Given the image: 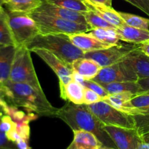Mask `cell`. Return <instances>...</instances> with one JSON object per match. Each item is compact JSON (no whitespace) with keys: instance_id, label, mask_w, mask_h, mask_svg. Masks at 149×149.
<instances>
[{"instance_id":"obj_1","label":"cell","mask_w":149,"mask_h":149,"mask_svg":"<svg viewBox=\"0 0 149 149\" xmlns=\"http://www.w3.org/2000/svg\"><path fill=\"white\" fill-rule=\"evenodd\" d=\"M1 93L9 105L21 107L28 113H34L40 116L55 117L58 109L50 103L43 90H39L25 83L8 80L0 84Z\"/></svg>"},{"instance_id":"obj_2","label":"cell","mask_w":149,"mask_h":149,"mask_svg":"<svg viewBox=\"0 0 149 149\" xmlns=\"http://www.w3.org/2000/svg\"><path fill=\"white\" fill-rule=\"evenodd\" d=\"M55 117L63 121L73 131L84 130L94 134L103 146L116 148V145L105 130V125L87 108L85 104L68 102L58 109Z\"/></svg>"},{"instance_id":"obj_3","label":"cell","mask_w":149,"mask_h":149,"mask_svg":"<svg viewBox=\"0 0 149 149\" xmlns=\"http://www.w3.org/2000/svg\"><path fill=\"white\" fill-rule=\"evenodd\" d=\"M26 46L30 51L36 48L49 51L70 65L75 60L84 56V52L72 43L68 34L39 33Z\"/></svg>"},{"instance_id":"obj_4","label":"cell","mask_w":149,"mask_h":149,"mask_svg":"<svg viewBox=\"0 0 149 149\" xmlns=\"http://www.w3.org/2000/svg\"><path fill=\"white\" fill-rule=\"evenodd\" d=\"M29 15L36 22L42 34H70L92 30L88 24H81L36 11Z\"/></svg>"},{"instance_id":"obj_5","label":"cell","mask_w":149,"mask_h":149,"mask_svg":"<svg viewBox=\"0 0 149 149\" xmlns=\"http://www.w3.org/2000/svg\"><path fill=\"white\" fill-rule=\"evenodd\" d=\"M9 80L13 82L30 84L38 90H42L32 62L31 51L25 45L16 48Z\"/></svg>"},{"instance_id":"obj_6","label":"cell","mask_w":149,"mask_h":149,"mask_svg":"<svg viewBox=\"0 0 149 149\" xmlns=\"http://www.w3.org/2000/svg\"><path fill=\"white\" fill-rule=\"evenodd\" d=\"M9 26L16 47L26 46L40 33L36 22L28 13L12 12L6 10Z\"/></svg>"},{"instance_id":"obj_7","label":"cell","mask_w":149,"mask_h":149,"mask_svg":"<svg viewBox=\"0 0 149 149\" xmlns=\"http://www.w3.org/2000/svg\"><path fill=\"white\" fill-rule=\"evenodd\" d=\"M86 106L105 125L137 129L133 115L116 109L103 100Z\"/></svg>"},{"instance_id":"obj_8","label":"cell","mask_w":149,"mask_h":149,"mask_svg":"<svg viewBox=\"0 0 149 149\" xmlns=\"http://www.w3.org/2000/svg\"><path fill=\"white\" fill-rule=\"evenodd\" d=\"M139 45H122L117 44L106 49L84 52V58H90L96 61L100 66L106 67L122 62L132 50Z\"/></svg>"},{"instance_id":"obj_9","label":"cell","mask_w":149,"mask_h":149,"mask_svg":"<svg viewBox=\"0 0 149 149\" xmlns=\"http://www.w3.org/2000/svg\"><path fill=\"white\" fill-rule=\"evenodd\" d=\"M93 80L102 84L116 81H138V77L129 65L122 61L109 66L103 67Z\"/></svg>"},{"instance_id":"obj_10","label":"cell","mask_w":149,"mask_h":149,"mask_svg":"<svg viewBox=\"0 0 149 149\" xmlns=\"http://www.w3.org/2000/svg\"><path fill=\"white\" fill-rule=\"evenodd\" d=\"M106 131L117 149H139L143 141L142 136L137 129L105 125Z\"/></svg>"},{"instance_id":"obj_11","label":"cell","mask_w":149,"mask_h":149,"mask_svg":"<svg viewBox=\"0 0 149 149\" xmlns=\"http://www.w3.org/2000/svg\"><path fill=\"white\" fill-rule=\"evenodd\" d=\"M31 52L36 54L50 67V68H52L59 79V84H66L73 80V69L71 65L65 63L53 53L46 49L39 48L32 49Z\"/></svg>"},{"instance_id":"obj_12","label":"cell","mask_w":149,"mask_h":149,"mask_svg":"<svg viewBox=\"0 0 149 149\" xmlns=\"http://www.w3.org/2000/svg\"><path fill=\"white\" fill-rule=\"evenodd\" d=\"M35 11L49 15L61 17L65 20H71V21L77 22L81 24H87L83 13L65 9L59 6L54 5L45 1H43L42 5Z\"/></svg>"},{"instance_id":"obj_13","label":"cell","mask_w":149,"mask_h":149,"mask_svg":"<svg viewBox=\"0 0 149 149\" xmlns=\"http://www.w3.org/2000/svg\"><path fill=\"white\" fill-rule=\"evenodd\" d=\"M68 36L72 43L84 52L106 49L111 46L101 42L87 32L70 33Z\"/></svg>"},{"instance_id":"obj_14","label":"cell","mask_w":149,"mask_h":149,"mask_svg":"<svg viewBox=\"0 0 149 149\" xmlns=\"http://www.w3.org/2000/svg\"><path fill=\"white\" fill-rule=\"evenodd\" d=\"M123 61L132 68L138 79L149 77V56L140 49L139 45Z\"/></svg>"},{"instance_id":"obj_15","label":"cell","mask_w":149,"mask_h":149,"mask_svg":"<svg viewBox=\"0 0 149 149\" xmlns=\"http://www.w3.org/2000/svg\"><path fill=\"white\" fill-rule=\"evenodd\" d=\"M120 40L130 44L141 45L149 40V30L132 27L124 24L116 28Z\"/></svg>"},{"instance_id":"obj_16","label":"cell","mask_w":149,"mask_h":149,"mask_svg":"<svg viewBox=\"0 0 149 149\" xmlns=\"http://www.w3.org/2000/svg\"><path fill=\"white\" fill-rule=\"evenodd\" d=\"M74 139L66 149H99L103 146L94 134L84 130H74Z\"/></svg>"},{"instance_id":"obj_17","label":"cell","mask_w":149,"mask_h":149,"mask_svg":"<svg viewBox=\"0 0 149 149\" xmlns=\"http://www.w3.org/2000/svg\"><path fill=\"white\" fill-rule=\"evenodd\" d=\"M90 10L95 12L97 15L103 17L105 20L109 22L116 27H119L125 24L123 19L119 15V12L116 11L111 7H108L104 4L95 3L90 0H83Z\"/></svg>"},{"instance_id":"obj_18","label":"cell","mask_w":149,"mask_h":149,"mask_svg":"<svg viewBox=\"0 0 149 149\" xmlns=\"http://www.w3.org/2000/svg\"><path fill=\"white\" fill-rule=\"evenodd\" d=\"M71 68L73 71L78 73L85 80H93L100 72L102 67L93 59L81 58L71 63Z\"/></svg>"},{"instance_id":"obj_19","label":"cell","mask_w":149,"mask_h":149,"mask_svg":"<svg viewBox=\"0 0 149 149\" xmlns=\"http://www.w3.org/2000/svg\"><path fill=\"white\" fill-rule=\"evenodd\" d=\"M59 86L61 98L74 104H84V94L85 87L82 84L71 80L66 84H59Z\"/></svg>"},{"instance_id":"obj_20","label":"cell","mask_w":149,"mask_h":149,"mask_svg":"<svg viewBox=\"0 0 149 149\" xmlns=\"http://www.w3.org/2000/svg\"><path fill=\"white\" fill-rule=\"evenodd\" d=\"M16 48L14 45H0V84L9 80Z\"/></svg>"},{"instance_id":"obj_21","label":"cell","mask_w":149,"mask_h":149,"mask_svg":"<svg viewBox=\"0 0 149 149\" xmlns=\"http://www.w3.org/2000/svg\"><path fill=\"white\" fill-rule=\"evenodd\" d=\"M101 85L104 87L109 95L122 93H131L134 95L143 93L138 81H116L108 84H102Z\"/></svg>"},{"instance_id":"obj_22","label":"cell","mask_w":149,"mask_h":149,"mask_svg":"<svg viewBox=\"0 0 149 149\" xmlns=\"http://www.w3.org/2000/svg\"><path fill=\"white\" fill-rule=\"evenodd\" d=\"M43 1L44 0H6L4 5L9 11L29 14L37 10Z\"/></svg>"},{"instance_id":"obj_23","label":"cell","mask_w":149,"mask_h":149,"mask_svg":"<svg viewBox=\"0 0 149 149\" xmlns=\"http://www.w3.org/2000/svg\"><path fill=\"white\" fill-rule=\"evenodd\" d=\"M116 29L97 28L92 29L88 31V33L101 42L113 46L119 44V42L120 41V38Z\"/></svg>"},{"instance_id":"obj_24","label":"cell","mask_w":149,"mask_h":149,"mask_svg":"<svg viewBox=\"0 0 149 149\" xmlns=\"http://www.w3.org/2000/svg\"><path fill=\"white\" fill-rule=\"evenodd\" d=\"M0 45L15 46L11 30L9 26L7 11L3 7L0 8Z\"/></svg>"},{"instance_id":"obj_25","label":"cell","mask_w":149,"mask_h":149,"mask_svg":"<svg viewBox=\"0 0 149 149\" xmlns=\"http://www.w3.org/2000/svg\"><path fill=\"white\" fill-rule=\"evenodd\" d=\"M44 1L54 5L59 6L81 13H86L90 10L83 0H44Z\"/></svg>"},{"instance_id":"obj_26","label":"cell","mask_w":149,"mask_h":149,"mask_svg":"<svg viewBox=\"0 0 149 149\" xmlns=\"http://www.w3.org/2000/svg\"><path fill=\"white\" fill-rule=\"evenodd\" d=\"M135 95L131 93H116V94L109 95L103 100L113 107L116 108V109L122 111L126 106L127 103Z\"/></svg>"},{"instance_id":"obj_27","label":"cell","mask_w":149,"mask_h":149,"mask_svg":"<svg viewBox=\"0 0 149 149\" xmlns=\"http://www.w3.org/2000/svg\"><path fill=\"white\" fill-rule=\"evenodd\" d=\"M85 17L87 23L91 27L92 29H97V28H103V29H116V26H113L109 23L106 20H105L103 17L97 15L95 12L91 10H89L86 13H83Z\"/></svg>"},{"instance_id":"obj_28","label":"cell","mask_w":149,"mask_h":149,"mask_svg":"<svg viewBox=\"0 0 149 149\" xmlns=\"http://www.w3.org/2000/svg\"><path fill=\"white\" fill-rule=\"evenodd\" d=\"M119 14L123 19L125 24L132 27L149 30V19L123 12H119Z\"/></svg>"},{"instance_id":"obj_29","label":"cell","mask_w":149,"mask_h":149,"mask_svg":"<svg viewBox=\"0 0 149 149\" xmlns=\"http://www.w3.org/2000/svg\"><path fill=\"white\" fill-rule=\"evenodd\" d=\"M149 107V93H143L135 95L127 103L122 111L127 113L131 109H144Z\"/></svg>"},{"instance_id":"obj_30","label":"cell","mask_w":149,"mask_h":149,"mask_svg":"<svg viewBox=\"0 0 149 149\" xmlns=\"http://www.w3.org/2000/svg\"><path fill=\"white\" fill-rule=\"evenodd\" d=\"M82 85L85 88H89L90 90H93L94 92H95L96 93H97L103 98V100L109 95V94L106 92L104 87L100 84L95 81L94 80H84Z\"/></svg>"},{"instance_id":"obj_31","label":"cell","mask_w":149,"mask_h":149,"mask_svg":"<svg viewBox=\"0 0 149 149\" xmlns=\"http://www.w3.org/2000/svg\"><path fill=\"white\" fill-rule=\"evenodd\" d=\"M0 130L2 132L7 133L16 130V123L9 115H4L0 119Z\"/></svg>"},{"instance_id":"obj_32","label":"cell","mask_w":149,"mask_h":149,"mask_svg":"<svg viewBox=\"0 0 149 149\" xmlns=\"http://www.w3.org/2000/svg\"><path fill=\"white\" fill-rule=\"evenodd\" d=\"M84 104L90 105L101 101L103 100V98L93 90L89 88H85L84 89Z\"/></svg>"},{"instance_id":"obj_33","label":"cell","mask_w":149,"mask_h":149,"mask_svg":"<svg viewBox=\"0 0 149 149\" xmlns=\"http://www.w3.org/2000/svg\"><path fill=\"white\" fill-rule=\"evenodd\" d=\"M0 149H18L15 143L7 138L5 132L0 130Z\"/></svg>"},{"instance_id":"obj_34","label":"cell","mask_w":149,"mask_h":149,"mask_svg":"<svg viewBox=\"0 0 149 149\" xmlns=\"http://www.w3.org/2000/svg\"><path fill=\"white\" fill-rule=\"evenodd\" d=\"M149 16V0H125Z\"/></svg>"},{"instance_id":"obj_35","label":"cell","mask_w":149,"mask_h":149,"mask_svg":"<svg viewBox=\"0 0 149 149\" xmlns=\"http://www.w3.org/2000/svg\"><path fill=\"white\" fill-rule=\"evenodd\" d=\"M8 106L9 104L6 102V100H4L2 93H1V88H0V119H1L4 115H7Z\"/></svg>"},{"instance_id":"obj_36","label":"cell","mask_w":149,"mask_h":149,"mask_svg":"<svg viewBox=\"0 0 149 149\" xmlns=\"http://www.w3.org/2000/svg\"><path fill=\"white\" fill-rule=\"evenodd\" d=\"M127 113L131 115H149V107L144 109H131Z\"/></svg>"},{"instance_id":"obj_37","label":"cell","mask_w":149,"mask_h":149,"mask_svg":"<svg viewBox=\"0 0 149 149\" xmlns=\"http://www.w3.org/2000/svg\"><path fill=\"white\" fill-rule=\"evenodd\" d=\"M138 82L142 90L143 93H149V77L148 78L138 79Z\"/></svg>"},{"instance_id":"obj_38","label":"cell","mask_w":149,"mask_h":149,"mask_svg":"<svg viewBox=\"0 0 149 149\" xmlns=\"http://www.w3.org/2000/svg\"><path fill=\"white\" fill-rule=\"evenodd\" d=\"M139 48L143 52L149 56V40L144 43L139 45Z\"/></svg>"},{"instance_id":"obj_39","label":"cell","mask_w":149,"mask_h":149,"mask_svg":"<svg viewBox=\"0 0 149 149\" xmlns=\"http://www.w3.org/2000/svg\"><path fill=\"white\" fill-rule=\"evenodd\" d=\"M72 79L74 80V81H77V82L79 83V84H82L83 82H84V81L85 80L81 75H79L78 73L75 72V71H73Z\"/></svg>"},{"instance_id":"obj_40","label":"cell","mask_w":149,"mask_h":149,"mask_svg":"<svg viewBox=\"0 0 149 149\" xmlns=\"http://www.w3.org/2000/svg\"><path fill=\"white\" fill-rule=\"evenodd\" d=\"M95 3H98V4H104V5L108 6V7H111L112 0H90Z\"/></svg>"},{"instance_id":"obj_41","label":"cell","mask_w":149,"mask_h":149,"mask_svg":"<svg viewBox=\"0 0 149 149\" xmlns=\"http://www.w3.org/2000/svg\"><path fill=\"white\" fill-rule=\"evenodd\" d=\"M139 149H149V142H143L140 146Z\"/></svg>"},{"instance_id":"obj_42","label":"cell","mask_w":149,"mask_h":149,"mask_svg":"<svg viewBox=\"0 0 149 149\" xmlns=\"http://www.w3.org/2000/svg\"><path fill=\"white\" fill-rule=\"evenodd\" d=\"M143 142H149V132L141 135Z\"/></svg>"},{"instance_id":"obj_43","label":"cell","mask_w":149,"mask_h":149,"mask_svg":"<svg viewBox=\"0 0 149 149\" xmlns=\"http://www.w3.org/2000/svg\"><path fill=\"white\" fill-rule=\"evenodd\" d=\"M99 149H116V148H109V147H106V146H101Z\"/></svg>"},{"instance_id":"obj_44","label":"cell","mask_w":149,"mask_h":149,"mask_svg":"<svg viewBox=\"0 0 149 149\" xmlns=\"http://www.w3.org/2000/svg\"><path fill=\"white\" fill-rule=\"evenodd\" d=\"M4 4V0H0V7H2Z\"/></svg>"},{"instance_id":"obj_45","label":"cell","mask_w":149,"mask_h":149,"mask_svg":"<svg viewBox=\"0 0 149 149\" xmlns=\"http://www.w3.org/2000/svg\"><path fill=\"white\" fill-rule=\"evenodd\" d=\"M5 1H6V0H4V2H5Z\"/></svg>"},{"instance_id":"obj_46","label":"cell","mask_w":149,"mask_h":149,"mask_svg":"<svg viewBox=\"0 0 149 149\" xmlns=\"http://www.w3.org/2000/svg\"><path fill=\"white\" fill-rule=\"evenodd\" d=\"M0 8H1V7H0Z\"/></svg>"}]
</instances>
